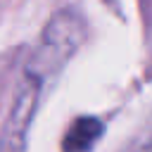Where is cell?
Returning a JSON list of instances; mask_svg holds the SVG:
<instances>
[{"instance_id": "obj_1", "label": "cell", "mask_w": 152, "mask_h": 152, "mask_svg": "<svg viewBox=\"0 0 152 152\" xmlns=\"http://www.w3.org/2000/svg\"><path fill=\"white\" fill-rule=\"evenodd\" d=\"M40 81L28 76L24 88L17 95V102L12 107V114L7 119L2 140H0V152H24V140H26V128L31 124L33 109H36V95H38Z\"/></svg>"}, {"instance_id": "obj_2", "label": "cell", "mask_w": 152, "mask_h": 152, "mask_svg": "<svg viewBox=\"0 0 152 152\" xmlns=\"http://www.w3.org/2000/svg\"><path fill=\"white\" fill-rule=\"evenodd\" d=\"M102 133V124L97 119H78L69 128L64 138V152H86Z\"/></svg>"}, {"instance_id": "obj_3", "label": "cell", "mask_w": 152, "mask_h": 152, "mask_svg": "<svg viewBox=\"0 0 152 152\" xmlns=\"http://www.w3.org/2000/svg\"><path fill=\"white\" fill-rule=\"evenodd\" d=\"M133 152H152V140H147V142H142V145H138Z\"/></svg>"}]
</instances>
